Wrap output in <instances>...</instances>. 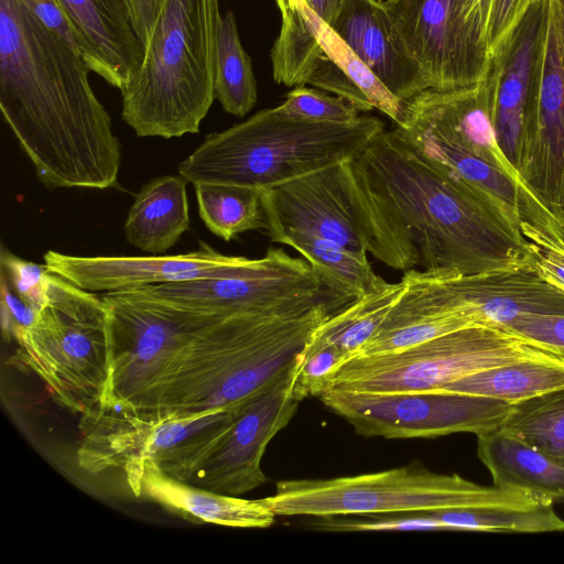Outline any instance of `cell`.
Here are the masks:
<instances>
[{"label": "cell", "instance_id": "cell-1", "mask_svg": "<svg viewBox=\"0 0 564 564\" xmlns=\"http://www.w3.org/2000/svg\"><path fill=\"white\" fill-rule=\"evenodd\" d=\"M348 165L367 252L386 265L467 275L532 263L520 217L399 129L383 130Z\"/></svg>", "mask_w": 564, "mask_h": 564}, {"label": "cell", "instance_id": "cell-2", "mask_svg": "<svg viewBox=\"0 0 564 564\" xmlns=\"http://www.w3.org/2000/svg\"><path fill=\"white\" fill-rule=\"evenodd\" d=\"M54 0H0V109L50 189L117 185L121 147Z\"/></svg>", "mask_w": 564, "mask_h": 564}, {"label": "cell", "instance_id": "cell-3", "mask_svg": "<svg viewBox=\"0 0 564 564\" xmlns=\"http://www.w3.org/2000/svg\"><path fill=\"white\" fill-rule=\"evenodd\" d=\"M341 308L324 305L300 314L221 318L173 356L133 408L149 415L236 408L288 375L316 328Z\"/></svg>", "mask_w": 564, "mask_h": 564}, {"label": "cell", "instance_id": "cell-4", "mask_svg": "<svg viewBox=\"0 0 564 564\" xmlns=\"http://www.w3.org/2000/svg\"><path fill=\"white\" fill-rule=\"evenodd\" d=\"M383 130V122L371 116L348 123L318 122L293 116L280 105L206 135L177 170L192 184L267 191L351 160Z\"/></svg>", "mask_w": 564, "mask_h": 564}, {"label": "cell", "instance_id": "cell-5", "mask_svg": "<svg viewBox=\"0 0 564 564\" xmlns=\"http://www.w3.org/2000/svg\"><path fill=\"white\" fill-rule=\"evenodd\" d=\"M219 0H164L142 63L120 90L138 137L197 133L214 99Z\"/></svg>", "mask_w": 564, "mask_h": 564}, {"label": "cell", "instance_id": "cell-6", "mask_svg": "<svg viewBox=\"0 0 564 564\" xmlns=\"http://www.w3.org/2000/svg\"><path fill=\"white\" fill-rule=\"evenodd\" d=\"M11 343L18 362L44 381L59 405L83 415L102 400L109 376L102 296L51 272L44 307Z\"/></svg>", "mask_w": 564, "mask_h": 564}, {"label": "cell", "instance_id": "cell-7", "mask_svg": "<svg viewBox=\"0 0 564 564\" xmlns=\"http://www.w3.org/2000/svg\"><path fill=\"white\" fill-rule=\"evenodd\" d=\"M528 498L485 487L456 474H437L419 465L329 479H289L263 498L283 517L412 513L470 508ZM530 499V498H529Z\"/></svg>", "mask_w": 564, "mask_h": 564}, {"label": "cell", "instance_id": "cell-8", "mask_svg": "<svg viewBox=\"0 0 564 564\" xmlns=\"http://www.w3.org/2000/svg\"><path fill=\"white\" fill-rule=\"evenodd\" d=\"M527 360L564 365L502 327L471 325L394 352L350 358L329 375L324 391L430 392L481 370Z\"/></svg>", "mask_w": 564, "mask_h": 564}, {"label": "cell", "instance_id": "cell-9", "mask_svg": "<svg viewBox=\"0 0 564 564\" xmlns=\"http://www.w3.org/2000/svg\"><path fill=\"white\" fill-rule=\"evenodd\" d=\"M236 409L149 415L122 402H100L82 415L77 463L93 474L122 471L140 497L147 464L174 477L230 424Z\"/></svg>", "mask_w": 564, "mask_h": 564}, {"label": "cell", "instance_id": "cell-10", "mask_svg": "<svg viewBox=\"0 0 564 564\" xmlns=\"http://www.w3.org/2000/svg\"><path fill=\"white\" fill-rule=\"evenodd\" d=\"M126 291V290H124ZM195 314L286 315L324 305L344 307L358 296L281 248L248 259L236 272L219 278L163 283L129 290Z\"/></svg>", "mask_w": 564, "mask_h": 564}, {"label": "cell", "instance_id": "cell-11", "mask_svg": "<svg viewBox=\"0 0 564 564\" xmlns=\"http://www.w3.org/2000/svg\"><path fill=\"white\" fill-rule=\"evenodd\" d=\"M397 128L426 156L464 181L505 203L517 196L519 176L498 145L482 82L422 91L405 102L403 121Z\"/></svg>", "mask_w": 564, "mask_h": 564}, {"label": "cell", "instance_id": "cell-12", "mask_svg": "<svg viewBox=\"0 0 564 564\" xmlns=\"http://www.w3.org/2000/svg\"><path fill=\"white\" fill-rule=\"evenodd\" d=\"M102 300L107 308L109 376L100 402L131 406L195 334L227 317L191 313L129 290L107 292Z\"/></svg>", "mask_w": 564, "mask_h": 564}, {"label": "cell", "instance_id": "cell-13", "mask_svg": "<svg viewBox=\"0 0 564 564\" xmlns=\"http://www.w3.org/2000/svg\"><path fill=\"white\" fill-rule=\"evenodd\" d=\"M318 398L356 433L372 437H437L500 429L512 403L453 392L366 393L328 389Z\"/></svg>", "mask_w": 564, "mask_h": 564}, {"label": "cell", "instance_id": "cell-14", "mask_svg": "<svg viewBox=\"0 0 564 564\" xmlns=\"http://www.w3.org/2000/svg\"><path fill=\"white\" fill-rule=\"evenodd\" d=\"M297 365L239 404L230 424L172 478L229 496L265 484L261 460L267 446L289 424L303 400L296 391Z\"/></svg>", "mask_w": 564, "mask_h": 564}, {"label": "cell", "instance_id": "cell-15", "mask_svg": "<svg viewBox=\"0 0 564 564\" xmlns=\"http://www.w3.org/2000/svg\"><path fill=\"white\" fill-rule=\"evenodd\" d=\"M517 173L564 226V0H546L536 93L523 122Z\"/></svg>", "mask_w": 564, "mask_h": 564}, {"label": "cell", "instance_id": "cell-16", "mask_svg": "<svg viewBox=\"0 0 564 564\" xmlns=\"http://www.w3.org/2000/svg\"><path fill=\"white\" fill-rule=\"evenodd\" d=\"M435 306L480 325L502 327L523 314L564 315V291L533 263L476 274L409 270L402 278Z\"/></svg>", "mask_w": 564, "mask_h": 564}, {"label": "cell", "instance_id": "cell-17", "mask_svg": "<svg viewBox=\"0 0 564 564\" xmlns=\"http://www.w3.org/2000/svg\"><path fill=\"white\" fill-rule=\"evenodd\" d=\"M382 4L429 89H458L484 80L490 57L460 23L456 0H386Z\"/></svg>", "mask_w": 564, "mask_h": 564}, {"label": "cell", "instance_id": "cell-18", "mask_svg": "<svg viewBox=\"0 0 564 564\" xmlns=\"http://www.w3.org/2000/svg\"><path fill=\"white\" fill-rule=\"evenodd\" d=\"M261 199L263 230L269 238L300 231L368 254L354 205L348 161L262 191Z\"/></svg>", "mask_w": 564, "mask_h": 564}, {"label": "cell", "instance_id": "cell-19", "mask_svg": "<svg viewBox=\"0 0 564 564\" xmlns=\"http://www.w3.org/2000/svg\"><path fill=\"white\" fill-rule=\"evenodd\" d=\"M247 261L245 257L219 253L204 242L196 251L176 256L79 257L56 251L44 254L50 272L90 292L226 276Z\"/></svg>", "mask_w": 564, "mask_h": 564}, {"label": "cell", "instance_id": "cell-20", "mask_svg": "<svg viewBox=\"0 0 564 564\" xmlns=\"http://www.w3.org/2000/svg\"><path fill=\"white\" fill-rule=\"evenodd\" d=\"M545 11L546 0L530 8L490 56L482 80L498 145L516 171L524 118L536 93Z\"/></svg>", "mask_w": 564, "mask_h": 564}, {"label": "cell", "instance_id": "cell-21", "mask_svg": "<svg viewBox=\"0 0 564 564\" xmlns=\"http://www.w3.org/2000/svg\"><path fill=\"white\" fill-rule=\"evenodd\" d=\"M54 1L90 72L121 90L145 53L127 0Z\"/></svg>", "mask_w": 564, "mask_h": 564}, {"label": "cell", "instance_id": "cell-22", "mask_svg": "<svg viewBox=\"0 0 564 564\" xmlns=\"http://www.w3.org/2000/svg\"><path fill=\"white\" fill-rule=\"evenodd\" d=\"M405 289V282L360 296L324 321L303 349L296 371L302 399L324 391L329 375L375 334Z\"/></svg>", "mask_w": 564, "mask_h": 564}, {"label": "cell", "instance_id": "cell-23", "mask_svg": "<svg viewBox=\"0 0 564 564\" xmlns=\"http://www.w3.org/2000/svg\"><path fill=\"white\" fill-rule=\"evenodd\" d=\"M397 97L408 101L429 89L406 53L382 1L348 0L330 26Z\"/></svg>", "mask_w": 564, "mask_h": 564}, {"label": "cell", "instance_id": "cell-24", "mask_svg": "<svg viewBox=\"0 0 564 564\" xmlns=\"http://www.w3.org/2000/svg\"><path fill=\"white\" fill-rule=\"evenodd\" d=\"M476 436L478 457L494 486L540 502L564 501V464L501 429Z\"/></svg>", "mask_w": 564, "mask_h": 564}, {"label": "cell", "instance_id": "cell-25", "mask_svg": "<svg viewBox=\"0 0 564 564\" xmlns=\"http://www.w3.org/2000/svg\"><path fill=\"white\" fill-rule=\"evenodd\" d=\"M141 496L188 519L225 527L265 529L276 517L263 499H242L198 488L163 474L153 464L144 467Z\"/></svg>", "mask_w": 564, "mask_h": 564}, {"label": "cell", "instance_id": "cell-26", "mask_svg": "<svg viewBox=\"0 0 564 564\" xmlns=\"http://www.w3.org/2000/svg\"><path fill=\"white\" fill-rule=\"evenodd\" d=\"M187 183L182 175H165L141 188L123 227L129 245L162 254L180 240L189 227Z\"/></svg>", "mask_w": 564, "mask_h": 564}, {"label": "cell", "instance_id": "cell-27", "mask_svg": "<svg viewBox=\"0 0 564 564\" xmlns=\"http://www.w3.org/2000/svg\"><path fill=\"white\" fill-rule=\"evenodd\" d=\"M471 325L480 324L464 314L438 308L405 282L379 328L351 358L394 352Z\"/></svg>", "mask_w": 564, "mask_h": 564}, {"label": "cell", "instance_id": "cell-28", "mask_svg": "<svg viewBox=\"0 0 564 564\" xmlns=\"http://www.w3.org/2000/svg\"><path fill=\"white\" fill-rule=\"evenodd\" d=\"M562 388L563 364L527 360L471 373L434 392L480 395L513 404Z\"/></svg>", "mask_w": 564, "mask_h": 564}, {"label": "cell", "instance_id": "cell-29", "mask_svg": "<svg viewBox=\"0 0 564 564\" xmlns=\"http://www.w3.org/2000/svg\"><path fill=\"white\" fill-rule=\"evenodd\" d=\"M443 530L540 533L564 531L552 503L529 498L470 508L429 511Z\"/></svg>", "mask_w": 564, "mask_h": 564}, {"label": "cell", "instance_id": "cell-30", "mask_svg": "<svg viewBox=\"0 0 564 564\" xmlns=\"http://www.w3.org/2000/svg\"><path fill=\"white\" fill-rule=\"evenodd\" d=\"M270 240L293 248L313 267L358 297L379 292L389 284L375 273L367 254L354 252L335 241L300 231H283Z\"/></svg>", "mask_w": 564, "mask_h": 564}, {"label": "cell", "instance_id": "cell-31", "mask_svg": "<svg viewBox=\"0 0 564 564\" xmlns=\"http://www.w3.org/2000/svg\"><path fill=\"white\" fill-rule=\"evenodd\" d=\"M215 99L234 116H246L257 102V83L234 12L221 17L216 45Z\"/></svg>", "mask_w": 564, "mask_h": 564}, {"label": "cell", "instance_id": "cell-32", "mask_svg": "<svg viewBox=\"0 0 564 564\" xmlns=\"http://www.w3.org/2000/svg\"><path fill=\"white\" fill-rule=\"evenodd\" d=\"M193 185L200 219L214 235L229 241L245 231L263 229L262 191L216 183Z\"/></svg>", "mask_w": 564, "mask_h": 564}, {"label": "cell", "instance_id": "cell-33", "mask_svg": "<svg viewBox=\"0 0 564 564\" xmlns=\"http://www.w3.org/2000/svg\"><path fill=\"white\" fill-rule=\"evenodd\" d=\"M281 30L271 50L273 79L286 86H302L325 56L299 0H276Z\"/></svg>", "mask_w": 564, "mask_h": 564}, {"label": "cell", "instance_id": "cell-34", "mask_svg": "<svg viewBox=\"0 0 564 564\" xmlns=\"http://www.w3.org/2000/svg\"><path fill=\"white\" fill-rule=\"evenodd\" d=\"M500 429L564 464V388L513 403Z\"/></svg>", "mask_w": 564, "mask_h": 564}, {"label": "cell", "instance_id": "cell-35", "mask_svg": "<svg viewBox=\"0 0 564 564\" xmlns=\"http://www.w3.org/2000/svg\"><path fill=\"white\" fill-rule=\"evenodd\" d=\"M299 3L325 54L362 90L375 109L387 115L397 126L401 124L406 101L393 95L333 28L323 22L301 0Z\"/></svg>", "mask_w": 564, "mask_h": 564}, {"label": "cell", "instance_id": "cell-36", "mask_svg": "<svg viewBox=\"0 0 564 564\" xmlns=\"http://www.w3.org/2000/svg\"><path fill=\"white\" fill-rule=\"evenodd\" d=\"M539 0H456L458 19L490 57Z\"/></svg>", "mask_w": 564, "mask_h": 564}, {"label": "cell", "instance_id": "cell-37", "mask_svg": "<svg viewBox=\"0 0 564 564\" xmlns=\"http://www.w3.org/2000/svg\"><path fill=\"white\" fill-rule=\"evenodd\" d=\"M317 517L312 527L326 531H423L443 530L441 523L427 511L408 513H388V516L361 514Z\"/></svg>", "mask_w": 564, "mask_h": 564}, {"label": "cell", "instance_id": "cell-38", "mask_svg": "<svg viewBox=\"0 0 564 564\" xmlns=\"http://www.w3.org/2000/svg\"><path fill=\"white\" fill-rule=\"evenodd\" d=\"M281 106L293 116L318 122L348 123L355 121L360 112L340 97H330L303 86L291 90Z\"/></svg>", "mask_w": 564, "mask_h": 564}, {"label": "cell", "instance_id": "cell-39", "mask_svg": "<svg viewBox=\"0 0 564 564\" xmlns=\"http://www.w3.org/2000/svg\"><path fill=\"white\" fill-rule=\"evenodd\" d=\"M520 228L527 238L536 271L550 283L564 291V234L543 230L521 220Z\"/></svg>", "mask_w": 564, "mask_h": 564}, {"label": "cell", "instance_id": "cell-40", "mask_svg": "<svg viewBox=\"0 0 564 564\" xmlns=\"http://www.w3.org/2000/svg\"><path fill=\"white\" fill-rule=\"evenodd\" d=\"M0 263L1 271L7 275L13 291L40 312L46 302L47 281L51 274L45 264L23 260L3 246Z\"/></svg>", "mask_w": 564, "mask_h": 564}, {"label": "cell", "instance_id": "cell-41", "mask_svg": "<svg viewBox=\"0 0 564 564\" xmlns=\"http://www.w3.org/2000/svg\"><path fill=\"white\" fill-rule=\"evenodd\" d=\"M503 328L564 361V315L523 314Z\"/></svg>", "mask_w": 564, "mask_h": 564}, {"label": "cell", "instance_id": "cell-42", "mask_svg": "<svg viewBox=\"0 0 564 564\" xmlns=\"http://www.w3.org/2000/svg\"><path fill=\"white\" fill-rule=\"evenodd\" d=\"M307 84L337 95L359 111L375 109L362 90L326 54L317 64Z\"/></svg>", "mask_w": 564, "mask_h": 564}, {"label": "cell", "instance_id": "cell-43", "mask_svg": "<svg viewBox=\"0 0 564 564\" xmlns=\"http://www.w3.org/2000/svg\"><path fill=\"white\" fill-rule=\"evenodd\" d=\"M0 275L2 332L3 337L11 343L19 332L34 324L39 312L13 291L7 275L2 271Z\"/></svg>", "mask_w": 564, "mask_h": 564}, {"label": "cell", "instance_id": "cell-44", "mask_svg": "<svg viewBox=\"0 0 564 564\" xmlns=\"http://www.w3.org/2000/svg\"><path fill=\"white\" fill-rule=\"evenodd\" d=\"M137 33L147 45L164 0H127Z\"/></svg>", "mask_w": 564, "mask_h": 564}, {"label": "cell", "instance_id": "cell-45", "mask_svg": "<svg viewBox=\"0 0 564 564\" xmlns=\"http://www.w3.org/2000/svg\"><path fill=\"white\" fill-rule=\"evenodd\" d=\"M323 22L332 26L348 0H301Z\"/></svg>", "mask_w": 564, "mask_h": 564}]
</instances>
